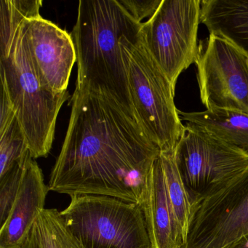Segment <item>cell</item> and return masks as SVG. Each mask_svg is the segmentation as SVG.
I'll list each match as a JSON object with an SVG mask.
<instances>
[{"label": "cell", "instance_id": "9a60e30c", "mask_svg": "<svg viewBox=\"0 0 248 248\" xmlns=\"http://www.w3.org/2000/svg\"><path fill=\"white\" fill-rule=\"evenodd\" d=\"M159 158L163 168L170 202L182 233L185 245L191 222L192 202L178 170L174 151L161 152Z\"/></svg>", "mask_w": 248, "mask_h": 248}, {"label": "cell", "instance_id": "5bb4252c", "mask_svg": "<svg viewBox=\"0 0 248 248\" xmlns=\"http://www.w3.org/2000/svg\"><path fill=\"white\" fill-rule=\"evenodd\" d=\"M181 121L210 133L228 146L248 156V113L225 109L200 112L178 110Z\"/></svg>", "mask_w": 248, "mask_h": 248}, {"label": "cell", "instance_id": "2e32d148", "mask_svg": "<svg viewBox=\"0 0 248 248\" xmlns=\"http://www.w3.org/2000/svg\"><path fill=\"white\" fill-rule=\"evenodd\" d=\"M36 248H85L69 230L57 209L45 208L31 232Z\"/></svg>", "mask_w": 248, "mask_h": 248}, {"label": "cell", "instance_id": "6da1fadb", "mask_svg": "<svg viewBox=\"0 0 248 248\" xmlns=\"http://www.w3.org/2000/svg\"><path fill=\"white\" fill-rule=\"evenodd\" d=\"M70 120L50 191L103 195L140 204L161 151L135 114L100 90L75 87Z\"/></svg>", "mask_w": 248, "mask_h": 248}, {"label": "cell", "instance_id": "7a4b0ae2", "mask_svg": "<svg viewBox=\"0 0 248 248\" xmlns=\"http://www.w3.org/2000/svg\"><path fill=\"white\" fill-rule=\"evenodd\" d=\"M142 24L118 0L79 1L71 33L78 63L76 87L105 91L135 114L120 41L140 31Z\"/></svg>", "mask_w": 248, "mask_h": 248}, {"label": "cell", "instance_id": "3957f363", "mask_svg": "<svg viewBox=\"0 0 248 248\" xmlns=\"http://www.w3.org/2000/svg\"><path fill=\"white\" fill-rule=\"evenodd\" d=\"M27 20L21 24L5 56L0 57L1 88L9 98L33 159L51 150L56 121L62 106L72 98L67 91L56 93L42 83L30 54Z\"/></svg>", "mask_w": 248, "mask_h": 248}, {"label": "cell", "instance_id": "44dd1931", "mask_svg": "<svg viewBox=\"0 0 248 248\" xmlns=\"http://www.w3.org/2000/svg\"><path fill=\"white\" fill-rule=\"evenodd\" d=\"M229 248H248V235L242 238L239 242L229 247Z\"/></svg>", "mask_w": 248, "mask_h": 248}, {"label": "cell", "instance_id": "e0dca14e", "mask_svg": "<svg viewBox=\"0 0 248 248\" xmlns=\"http://www.w3.org/2000/svg\"><path fill=\"white\" fill-rule=\"evenodd\" d=\"M42 5V0H0V57L8 52L24 21L41 16Z\"/></svg>", "mask_w": 248, "mask_h": 248}, {"label": "cell", "instance_id": "4fadbf2b", "mask_svg": "<svg viewBox=\"0 0 248 248\" xmlns=\"http://www.w3.org/2000/svg\"><path fill=\"white\" fill-rule=\"evenodd\" d=\"M201 23L248 57V0H202Z\"/></svg>", "mask_w": 248, "mask_h": 248}, {"label": "cell", "instance_id": "d6986e66", "mask_svg": "<svg viewBox=\"0 0 248 248\" xmlns=\"http://www.w3.org/2000/svg\"><path fill=\"white\" fill-rule=\"evenodd\" d=\"M29 152L21 160L15 164L3 176L0 177V225L8 218L18 195Z\"/></svg>", "mask_w": 248, "mask_h": 248}, {"label": "cell", "instance_id": "ac0fdd59", "mask_svg": "<svg viewBox=\"0 0 248 248\" xmlns=\"http://www.w3.org/2000/svg\"><path fill=\"white\" fill-rule=\"evenodd\" d=\"M30 152L16 117L0 126V177Z\"/></svg>", "mask_w": 248, "mask_h": 248}, {"label": "cell", "instance_id": "277c9868", "mask_svg": "<svg viewBox=\"0 0 248 248\" xmlns=\"http://www.w3.org/2000/svg\"><path fill=\"white\" fill-rule=\"evenodd\" d=\"M135 115L161 152L175 150L184 125L175 107V88L149 53L140 30L120 41Z\"/></svg>", "mask_w": 248, "mask_h": 248}, {"label": "cell", "instance_id": "7c38bea8", "mask_svg": "<svg viewBox=\"0 0 248 248\" xmlns=\"http://www.w3.org/2000/svg\"><path fill=\"white\" fill-rule=\"evenodd\" d=\"M140 205L152 248H183L184 237L170 202L159 156L152 165Z\"/></svg>", "mask_w": 248, "mask_h": 248}, {"label": "cell", "instance_id": "5b68a950", "mask_svg": "<svg viewBox=\"0 0 248 248\" xmlns=\"http://www.w3.org/2000/svg\"><path fill=\"white\" fill-rule=\"evenodd\" d=\"M85 248H152L140 204L103 195H75L63 211Z\"/></svg>", "mask_w": 248, "mask_h": 248}, {"label": "cell", "instance_id": "30bf717a", "mask_svg": "<svg viewBox=\"0 0 248 248\" xmlns=\"http://www.w3.org/2000/svg\"><path fill=\"white\" fill-rule=\"evenodd\" d=\"M29 48L42 83L56 93L67 91L77 62L71 34L42 16L27 20Z\"/></svg>", "mask_w": 248, "mask_h": 248}, {"label": "cell", "instance_id": "9c48e42d", "mask_svg": "<svg viewBox=\"0 0 248 248\" xmlns=\"http://www.w3.org/2000/svg\"><path fill=\"white\" fill-rule=\"evenodd\" d=\"M196 65L200 98L207 109L248 113V57L232 43L210 34L199 43Z\"/></svg>", "mask_w": 248, "mask_h": 248}, {"label": "cell", "instance_id": "ffe728a7", "mask_svg": "<svg viewBox=\"0 0 248 248\" xmlns=\"http://www.w3.org/2000/svg\"><path fill=\"white\" fill-rule=\"evenodd\" d=\"M118 2L136 21L143 23V19L155 14L162 0H118Z\"/></svg>", "mask_w": 248, "mask_h": 248}, {"label": "cell", "instance_id": "52a82bcc", "mask_svg": "<svg viewBox=\"0 0 248 248\" xmlns=\"http://www.w3.org/2000/svg\"><path fill=\"white\" fill-rule=\"evenodd\" d=\"M192 205L216 194L248 166V156L202 129L186 124L174 150Z\"/></svg>", "mask_w": 248, "mask_h": 248}, {"label": "cell", "instance_id": "8fae6325", "mask_svg": "<svg viewBox=\"0 0 248 248\" xmlns=\"http://www.w3.org/2000/svg\"><path fill=\"white\" fill-rule=\"evenodd\" d=\"M49 191L43 170L30 155L15 202L0 228V248H22L37 217L45 209Z\"/></svg>", "mask_w": 248, "mask_h": 248}, {"label": "cell", "instance_id": "8992f818", "mask_svg": "<svg viewBox=\"0 0 248 248\" xmlns=\"http://www.w3.org/2000/svg\"><path fill=\"white\" fill-rule=\"evenodd\" d=\"M201 2L162 0L155 14L142 24L148 50L175 89L180 75L197 61Z\"/></svg>", "mask_w": 248, "mask_h": 248}, {"label": "cell", "instance_id": "ba28073f", "mask_svg": "<svg viewBox=\"0 0 248 248\" xmlns=\"http://www.w3.org/2000/svg\"><path fill=\"white\" fill-rule=\"evenodd\" d=\"M248 235V166L216 194L193 204L183 248H229Z\"/></svg>", "mask_w": 248, "mask_h": 248}]
</instances>
